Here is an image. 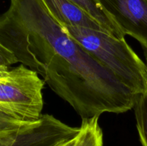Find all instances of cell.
I'll return each mask as SVG.
<instances>
[{"label": "cell", "mask_w": 147, "mask_h": 146, "mask_svg": "<svg viewBox=\"0 0 147 146\" xmlns=\"http://www.w3.org/2000/svg\"><path fill=\"white\" fill-rule=\"evenodd\" d=\"M42 1L51 15L63 26L91 29L107 33L98 21L70 0Z\"/></svg>", "instance_id": "6"}, {"label": "cell", "mask_w": 147, "mask_h": 146, "mask_svg": "<svg viewBox=\"0 0 147 146\" xmlns=\"http://www.w3.org/2000/svg\"><path fill=\"white\" fill-rule=\"evenodd\" d=\"M72 135L70 126L45 114L30 125L0 136V146H55Z\"/></svg>", "instance_id": "4"}, {"label": "cell", "mask_w": 147, "mask_h": 146, "mask_svg": "<svg viewBox=\"0 0 147 146\" xmlns=\"http://www.w3.org/2000/svg\"><path fill=\"white\" fill-rule=\"evenodd\" d=\"M0 43L82 119L126 113L140 95L70 37L42 0H10L0 15Z\"/></svg>", "instance_id": "1"}, {"label": "cell", "mask_w": 147, "mask_h": 146, "mask_svg": "<svg viewBox=\"0 0 147 146\" xmlns=\"http://www.w3.org/2000/svg\"><path fill=\"white\" fill-rule=\"evenodd\" d=\"M144 54H145V57H146V64H147V52L144 50Z\"/></svg>", "instance_id": "13"}, {"label": "cell", "mask_w": 147, "mask_h": 146, "mask_svg": "<svg viewBox=\"0 0 147 146\" xmlns=\"http://www.w3.org/2000/svg\"><path fill=\"white\" fill-rule=\"evenodd\" d=\"M78 135L76 137H73V138L68 139V140H65V141L59 143V144H57V145L55 146H76L78 143Z\"/></svg>", "instance_id": "11"}, {"label": "cell", "mask_w": 147, "mask_h": 146, "mask_svg": "<svg viewBox=\"0 0 147 146\" xmlns=\"http://www.w3.org/2000/svg\"><path fill=\"white\" fill-rule=\"evenodd\" d=\"M98 119V116L82 119L76 146H103V132Z\"/></svg>", "instance_id": "8"}, {"label": "cell", "mask_w": 147, "mask_h": 146, "mask_svg": "<svg viewBox=\"0 0 147 146\" xmlns=\"http://www.w3.org/2000/svg\"><path fill=\"white\" fill-rule=\"evenodd\" d=\"M146 93H147V92H146Z\"/></svg>", "instance_id": "15"}, {"label": "cell", "mask_w": 147, "mask_h": 146, "mask_svg": "<svg viewBox=\"0 0 147 146\" xmlns=\"http://www.w3.org/2000/svg\"><path fill=\"white\" fill-rule=\"evenodd\" d=\"M144 50H145V51H146V52H147V48H146V49H144Z\"/></svg>", "instance_id": "14"}, {"label": "cell", "mask_w": 147, "mask_h": 146, "mask_svg": "<svg viewBox=\"0 0 147 146\" xmlns=\"http://www.w3.org/2000/svg\"><path fill=\"white\" fill-rule=\"evenodd\" d=\"M18 62L15 56L0 43V66L9 68L10 66Z\"/></svg>", "instance_id": "10"}, {"label": "cell", "mask_w": 147, "mask_h": 146, "mask_svg": "<svg viewBox=\"0 0 147 146\" xmlns=\"http://www.w3.org/2000/svg\"><path fill=\"white\" fill-rule=\"evenodd\" d=\"M45 81L20 64L0 78V136L30 125L41 117Z\"/></svg>", "instance_id": "3"}, {"label": "cell", "mask_w": 147, "mask_h": 146, "mask_svg": "<svg viewBox=\"0 0 147 146\" xmlns=\"http://www.w3.org/2000/svg\"><path fill=\"white\" fill-rule=\"evenodd\" d=\"M124 35L147 48V0H99Z\"/></svg>", "instance_id": "5"}, {"label": "cell", "mask_w": 147, "mask_h": 146, "mask_svg": "<svg viewBox=\"0 0 147 146\" xmlns=\"http://www.w3.org/2000/svg\"><path fill=\"white\" fill-rule=\"evenodd\" d=\"M80 7L103 27L108 34L118 39L125 38V35L117 24L102 7L99 0H70Z\"/></svg>", "instance_id": "7"}, {"label": "cell", "mask_w": 147, "mask_h": 146, "mask_svg": "<svg viewBox=\"0 0 147 146\" xmlns=\"http://www.w3.org/2000/svg\"><path fill=\"white\" fill-rule=\"evenodd\" d=\"M136 128L142 146H147V93L140 94L134 107Z\"/></svg>", "instance_id": "9"}, {"label": "cell", "mask_w": 147, "mask_h": 146, "mask_svg": "<svg viewBox=\"0 0 147 146\" xmlns=\"http://www.w3.org/2000/svg\"><path fill=\"white\" fill-rule=\"evenodd\" d=\"M9 68L5 67H2V66H0V78L6 77V76L9 74Z\"/></svg>", "instance_id": "12"}, {"label": "cell", "mask_w": 147, "mask_h": 146, "mask_svg": "<svg viewBox=\"0 0 147 146\" xmlns=\"http://www.w3.org/2000/svg\"><path fill=\"white\" fill-rule=\"evenodd\" d=\"M88 54L139 94L147 92V64L128 44L104 31L63 26Z\"/></svg>", "instance_id": "2"}]
</instances>
